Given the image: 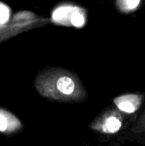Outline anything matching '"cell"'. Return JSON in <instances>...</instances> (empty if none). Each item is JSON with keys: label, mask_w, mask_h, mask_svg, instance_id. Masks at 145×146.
<instances>
[{"label": "cell", "mask_w": 145, "mask_h": 146, "mask_svg": "<svg viewBox=\"0 0 145 146\" xmlns=\"http://www.w3.org/2000/svg\"><path fill=\"white\" fill-rule=\"evenodd\" d=\"M142 0H115V8L121 14H131L136 11Z\"/></svg>", "instance_id": "obj_6"}, {"label": "cell", "mask_w": 145, "mask_h": 146, "mask_svg": "<svg viewBox=\"0 0 145 146\" xmlns=\"http://www.w3.org/2000/svg\"><path fill=\"white\" fill-rule=\"evenodd\" d=\"M22 127V123L13 113L0 108V133L2 134L15 135Z\"/></svg>", "instance_id": "obj_4"}, {"label": "cell", "mask_w": 145, "mask_h": 146, "mask_svg": "<svg viewBox=\"0 0 145 146\" xmlns=\"http://www.w3.org/2000/svg\"><path fill=\"white\" fill-rule=\"evenodd\" d=\"M50 22V18L38 15L34 12L19 11L9 21L0 25V43L32 29L46 26Z\"/></svg>", "instance_id": "obj_2"}, {"label": "cell", "mask_w": 145, "mask_h": 146, "mask_svg": "<svg viewBox=\"0 0 145 146\" xmlns=\"http://www.w3.org/2000/svg\"><path fill=\"white\" fill-rule=\"evenodd\" d=\"M121 127V121L115 116H111V117L108 118L104 124L105 131L108 133H116L117 131H119Z\"/></svg>", "instance_id": "obj_7"}, {"label": "cell", "mask_w": 145, "mask_h": 146, "mask_svg": "<svg viewBox=\"0 0 145 146\" xmlns=\"http://www.w3.org/2000/svg\"><path fill=\"white\" fill-rule=\"evenodd\" d=\"M34 87L48 98H75L84 94L83 86L78 76L63 68L50 67L38 74Z\"/></svg>", "instance_id": "obj_1"}, {"label": "cell", "mask_w": 145, "mask_h": 146, "mask_svg": "<svg viewBox=\"0 0 145 146\" xmlns=\"http://www.w3.org/2000/svg\"><path fill=\"white\" fill-rule=\"evenodd\" d=\"M50 21L56 25L82 28L87 21V11L81 6L71 3H63L53 9Z\"/></svg>", "instance_id": "obj_3"}, {"label": "cell", "mask_w": 145, "mask_h": 146, "mask_svg": "<svg viewBox=\"0 0 145 146\" xmlns=\"http://www.w3.org/2000/svg\"><path fill=\"white\" fill-rule=\"evenodd\" d=\"M115 105L121 110L126 113H133L136 111L141 104V97L138 94L123 95L115 99Z\"/></svg>", "instance_id": "obj_5"}]
</instances>
